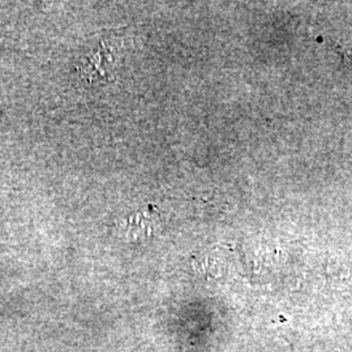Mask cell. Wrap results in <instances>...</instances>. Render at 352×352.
I'll use <instances>...</instances> for the list:
<instances>
[{
    "mask_svg": "<svg viewBox=\"0 0 352 352\" xmlns=\"http://www.w3.org/2000/svg\"><path fill=\"white\" fill-rule=\"evenodd\" d=\"M115 56L109 42L100 41L94 49L89 50L80 64V75L88 84L106 82L113 77Z\"/></svg>",
    "mask_w": 352,
    "mask_h": 352,
    "instance_id": "1",
    "label": "cell"
}]
</instances>
